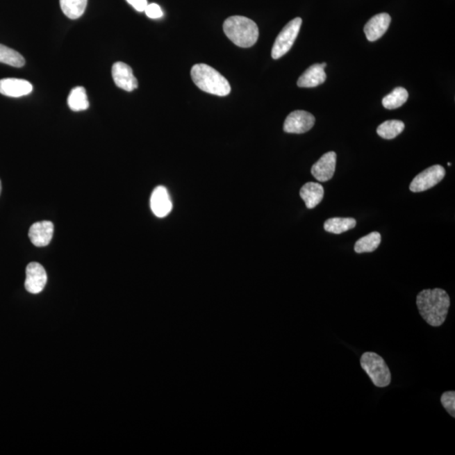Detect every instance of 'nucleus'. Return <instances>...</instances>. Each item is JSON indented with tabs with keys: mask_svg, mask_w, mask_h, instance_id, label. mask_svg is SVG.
Listing matches in <instances>:
<instances>
[{
	"mask_svg": "<svg viewBox=\"0 0 455 455\" xmlns=\"http://www.w3.org/2000/svg\"><path fill=\"white\" fill-rule=\"evenodd\" d=\"M360 363L362 369L370 376L375 386L383 388L390 385V370L381 356L372 351H367L362 355Z\"/></svg>",
	"mask_w": 455,
	"mask_h": 455,
	"instance_id": "4",
	"label": "nucleus"
},
{
	"mask_svg": "<svg viewBox=\"0 0 455 455\" xmlns=\"http://www.w3.org/2000/svg\"><path fill=\"white\" fill-rule=\"evenodd\" d=\"M33 87L29 81L21 78H8L0 81V94L18 98L33 92Z\"/></svg>",
	"mask_w": 455,
	"mask_h": 455,
	"instance_id": "11",
	"label": "nucleus"
},
{
	"mask_svg": "<svg viewBox=\"0 0 455 455\" xmlns=\"http://www.w3.org/2000/svg\"><path fill=\"white\" fill-rule=\"evenodd\" d=\"M315 118L306 110H295L284 122L283 130L288 133H304L313 128Z\"/></svg>",
	"mask_w": 455,
	"mask_h": 455,
	"instance_id": "7",
	"label": "nucleus"
},
{
	"mask_svg": "<svg viewBox=\"0 0 455 455\" xmlns=\"http://www.w3.org/2000/svg\"><path fill=\"white\" fill-rule=\"evenodd\" d=\"M326 80V74L322 65L315 63L304 71L299 77L297 85L302 88H314V87L323 84Z\"/></svg>",
	"mask_w": 455,
	"mask_h": 455,
	"instance_id": "15",
	"label": "nucleus"
},
{
	"mask_svg": "<svg viewBox=\"0 0 455 455\" xmlns=\"http://www.w3.org/2000/svg\"><path fill=\"white\" fill-rule=\"evenodd\" d=\"M113 77L115 84L120 89L131 92L138 87V83L131 67L125 63H115L113 66Z\"/></svg>",
	"mask_w": 455,
	"mask_h": 455,
	"instance_id": "9",
	"label": "nucleus"
},
{
	"mask_svg": "<svg viewBox=\"0 0 455 455\" xmlns=\"http://www.w3.org/2000/svg\"><path fill=\"white\" fill-rule=\"evenodd\" d=\"M88 0H60L63 13L71 19H76L85 13Z\"/></svg>",
	"mask_w": 455,
	"mask_h": 455,
	"instance_id": "19",
	"label": "nucleus"
},
{
	"mask_svg": "<svg viewBox=\"0 0 455 455\" xmlns=\"http://www.w3.org/2000/svg\"><path fill=\"white\" fill-rule=\"evenodd\" d=\"M445 169L441 165H433L418 174L410 185L413 192H422L431 189L439 183L445 176Z\"/></svg>",
	"mask_w": 455,
	"mask_h": 455,
	"instance_id": "6",
	"label": "nucleus"
},
{
	"mask_svg": "<svg viewBox=\"0 0 455 455\" xmlns=\"http://www.w3.org/2000/svg\"><path fill=\"white\" fill-rule=\"evenodd\" d=\"M324 188L315 182H308L300 190V197L308 209L316 207L324 199Z\"/></svg>",
	"mask_w": 455,
	"mask_h": 455,
	"instance_id": "16",
	"label": "nucleus"
},
{
	"mask_svg": "<svg viewBox=\"0 0 455 455\" xmlns=\"http://www.w3.org/2000/svg\"><path fill=\"white\" fill-rule=\"evenodd\" d=\"M53 224L50 221H41L31 225L29 229V238L35 247H44L53 239Z\"/></svg>",
	"mask_w": 455,
	"mask_h": 455,
	"instance_id": "14",
	"label": "nucleus"
},
{
	"mask_svg": "<svg viewBox=\"0 0 455 455\" xmlns=\"http://www.w3.org/2000/svg\"><path fill=\"white\" fill-rule=\"evenodd\" d=\"M356 224L357 222L353 217H332L326 221L324 229L327 232L340 235L354 229Z\"/></svg>",
	"mask_w": 455,
	"mask_h": 455,
	"instance_id": "17",
	"label": "nucleus"
},
{
	"mask_svg": "<svg viewBox=\"0 0 455 455\" xmlns=\"http://www.w3.org/2000/svg\"><path fill=\"white\" fill-rule=\"evenodd\" d=\"M405 129L404 122L399 120H389L383 122L377 129V133L385 140H393Z\"/></svg>",
	"mask_w": 455,
	"mask_h": 455,
	"instance_id": "21",
	"label": "nucleus"
},
{
	"mask_svg": "<svg viewBox=\"0 0 455 455\" xmlns=\"http://www.w3.org/2000/svg\"><path fill=\"white\" fill-rule=\"evenodd\" d=\"M144 12L146 15L150 19H159L163 17L164 15L160 6L154 3H149Z\"/></svg>",
	"mask_w": 455,
	"mask_h": 455,
	"instance_id": "25",
	"label": "nucleus"
},
{
	"mask_svg": "<svg viewBox=\"0 0 455 455\" xmlns=\"http://www.w3.org/2000/svg\"><path fill=\"white\" fill-rule=\"evenodd\" d=\"M336 165V154L333 151L324 154L316 163L312 166L311 173L316 180L320 182L330 181L334 176Z\"/></svg>",
	"mask_w": 455,
	"mask_h": 455,
	"instance_id": "10",
	"label": "nucleus"
},
{
	"mask_svg": "<svg viewBox=\"0 0 455 455\" xmlns=\"http://www.w3.org/2000/svg\"><path fill=\"white\" fill-rule=\"evenodd\" d=\"M441 403L451 417H455V392L447 391L442 395Z\"/></svg>",
	"mask_w": 455,
	"mask_h": 455,
	"instance_id": "24",
	"label": "nucleus"
},
{
	"mask_svg": "<svg viewBox=\"0 0 455 455\" xmlns=\"http://www.w3.org/2000/svg\"><path fill=\"white\" fill-rule=\"evenodd\" d=\"M223 28L229 40L243 49L254 46L258 40V26L247 17L240 15L229 17L224 22Z\"/></svg>",
	"mask_w": 455,
	"mask_h": 455,
	"instance_id": "3",
	"label": "nucleus"
},
{
	"mask_svg": "<svg viewBox=\"0 0 455 455\" xmlns=\"http://www.w3.org/2000/svg\"><path fill=\"white\" fill-rule=\"evenodd\" d=\"M138 12H144L149 5L148 0H126Z\"/></svg>",
	"mask_w": 455,
	"mask_h": 455,
	"instance_id": "26",
	"label": "nucleus"
},
{
	"mask_svg": "<svg viewBox=\"0 0 455 455\" xmlns=\"http://www.w3.org/2000/svg\"><path fill=\"white\" fill-rule=\"evenodd\" d=\"M150 207L154 215L159 217H166L171 213L172 201L167 189L160 185L154 190L150 199Z\"/></svg>",
	"mask_w": 455,
	"mask_h": 455,
	"instance_id": "13",
	"label": "nucleus"
},
{
	"mask_svg": "<svg viewBox=\"0 0 455 455\" xmlns=\"http://www.w3.org/2000/svg\"><path fill=\"white\" fill-rule=\"evenodd\" d=\"M2 191V184H1V181H0V194H1Z\"/></svg>",
	"mask_w": 455,
	"mask_h": 455,
	"instance_id": "27",
	"label": "nucleus"
},
{
	"mask_svg": "<svg viewBox=\"0 0 455 455\" xmlns=\"http://www.w3.org/2000/svg\"><path fill=\"white\" fill-rule=\"evenodd\" d=\"M419 313L430 326L438 327L445 323L450 307V298L442 288L425 290L417 297Z\"/></svg>",
	"mask_w": 455,
	"mask_h": 455,
	"instance_id": "1",
	"label": "nucleus"
},
{
	"mask_svg": "<svg viewBox=\"0 0 455 455\" xmlns=\"http://www.w3.org/2000/svg\"><path fill=\"white\" fill-rule=\"evenodd\" d=\"M26 290L33 295L41 292L47 284V276L44 267L38 263H31L27 266Z\"/></svg>",
	"mask_w": 455,
	"mask_h": 455,
	"instance_id": "8",
	"label": "nucleus"
},
{
	"mask_svg": "<svg viewBox=\"0 0 455 455\" xmlns=\"http://www.w3.org/2000/svg\"><path fill=\"white\" fill-rule=\"evenodd\" d=\"M0 63L15 67V68H22L25 65L26 61L25 58L17 51L0 44Z\"/></svg>",
	"mask_w": 455,
	"mask_h": 455,
	"instance_id": "23",
	"label": "nucleus"
},
{
	"mask_svg": "<svg viewBox=\"0 0 455 455\" xmlns=\"http://www.w3.org/2000/svg\"><path fill=\"white\" fill-rule=\"evenodd\" d=\"M381 242V233L378 232H372L370 235L362 237L355 244L354 250L356 252H373L379 247Z\"/></svg>",
	"mask_w": 455,
	"mask_h": 455,
	"instance_id": "22",
	"label": "nucleus"
},
{
	"mask_svg": "<svg viewBox=\"0 0 455 455\" xmlns=\"http://www.w3.org/2000/svg\"><path fill=\"white\" fill-rule=\"evenodd\" d=\"M408 97V92L405 88L397 87L392 92L383 98L382 104L383 108L388 110L397 109L405 104Z\"/></svg>",
	"mask_w": 455,
	"mask_h": 455,
	"instance_id": "20",
	"label": "nucleus"
},
{
	"mask_svg": "<svg viewBox=\"0 0 455 455\" xmlns=\"http://www.w3.org/2000/svg\"><path fill=\"white\" fill-rule=\"evenodd\" d=\"M192 81L206 93L226 97L231 91V85L219 71L205 63L194 65L191 71Z\"/></svg>",
	"mask_w": 455,
	"mask_h": 455,
	"instance_id": "2",
	"label": "nucleus"
},
{
	"mask_svg": "<svg viewBox=\"0 0 455 455\" xmlns=\"http://www.w3.org/2000/svg\"><path fill=\"white\" fill-rule=\"evenodd\" d=\"M69 108L74 112H81L89 108L90 103L84 87H75L69 94L68 98Z\"/></svg>",
	"mask_w": 455,
	"mask_h": 455,
	"instance_id": "18",
	"label": "nucleus"
},
{
	"mask_svg": "<svg viewBox=\"0 0 455 455\" xmlns=\"http://www.w3.org/2000/svg\"><path fill=\"white\" fill-rule=\"evenodd\" d=\"M391 17L389 14L381 13L374 15L364 26V33L370 42L377 41L389 28Z\"/></svg>",
	"mask_w": 455,
	"mask_h": 455,
	"instance_id": "12",
	"label": "nucleus"
},
{
	"mask_svg": "<svg viewBox=\"0 0 455 455\" xmlns=\"http://www.w3.org/2000/svg\"><path fill=\"white\" fill-rule=\"evenodd\" d=\"M302 25V19L297 17L288 22L284 28L276 38L274 45L272 49V57L273 59H279L284 56L290 51L294 45L297 37H298L300 27Z\"/></svg>",
	"mask_w": 455,
	"mask_h": 455,
	"instance_id": "5",
	"label": "nucleus"
}]
</instances>
